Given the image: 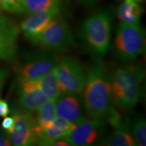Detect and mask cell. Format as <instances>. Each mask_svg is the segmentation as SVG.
I'll return each mask as SVG.
<instances>
[{"instance_id":"obj_11","label":"cell","mask_w":146,"mask_h":146,"mask_svg":"<svg viewBox=\"0 0 146 146\" xmlns=\"http://www.w3.org/2000/svg\"><path fill=\"white\" fill-rule=\"evenodd\" d=\"M20 27L14 21L0 16V61L15 59Z\"/></svg>"},{"instance_id":"obj_3","label":"cell","mask_w":146,"mask_h":146,"mask_svg":"<svg viewBox=\"0 0 146 146\" xmlns=\"http://www.w3.org/2000/svg\"><path fill=\"white\" fill-rule=\"evenodd\" d=\"M114 50L116 58L124 62L134 61L145 52V32L140 23H119L115 35Z\"/></svg>"},{"instance_id":"obj_6","label":"cell","mask_w":146,"mask_h":146,"mask_svg":"<svg viewBox=\"0 0 146 146\" xmlns=\"http://www.w3.org/2000/svg\"><path fill=\"white\" fill-rule=\"evenodd\" d=\"M56 72L62 94L81 95L85 81V71L76 58L66 57L58 62Z\"/></svg>"},{"instance_id":"obj_4","label":"cell","mask_w":146,"mask_h":146,"mask_svg":"<svg viewBox=\"0 0 146 146\" xmlns=\"http://www.w3.org/2000/svg\"><path fill=\"white\" fill-rule=\"evenodd\" d=\"M112 16L109 11L101 10L85 19L82 32L85 41L99 56L106 55L110 46Z\"/></svg>"},{"instance_id":"obj_27","label":"cell","mask_w":146,"mask_h":146,"mask_svg":"<svg viewBox=\"0 0 146 146\" xmlns=\"http://www.w3.org/2000/svg\"><path fill=\"white\" fill-rule=\"evenodd\" d=\"M124 1H125V0H124ZM131 1H137L139 3H140V2H142L143 0H131Z\"/></svg>"},{"instance_id":"obj_28","label":"cell","mask_w":146,"mask_h":146,"mask_svg":"<svg viewBox=\"0 0 146 146\" xmlns=\"http://www.w3.org/2000/svg\"><path fill=\"white\" fill-rule=\"evenodd\" d=\"M1 10V3H0V10Z\"/></svg>"},{"instance_id":"obj_15","label":"cell","mask_w":146,"mask_h":146,"mask_svg":"<svg viewBox=\"0 0 146 146\" xmlns=\"http://www.w3.org/2000/svg\"><path fill=\"white\" fill-rule=\"evenodd\" d=\"M75 126L76 124L56 116L37 135L35 144L39 145H52L55 141L68 135Z\"/></svg>"},{"instance_id":"obj_12","label":"cell","mask_w":146,"mask_h":146,"mask_svg":"<svg viewBox=\"0 0 146 146\" xmlns=\"http://www.w3.org/2000/svg\"><path fill=\"white\" fill-rule=\"evenodd\" d=\"M17 95L18 108L33 112L47 100L44 93L40 89L37 80L18 79Z\"/></svg>"},{"instance_id":"obj_10","label":"cell","mask_w":146,"mask_h":146,"mask_svg":"<svg viewBox=\"0 0 146 146\" xmlns=\"http://www.w3.org/2000/svg\"><path fill=\"white\" fill-rule=\"evenodd\" d=\"M108 122L113 127V131L105 145L110 146H135L137 145L131 130L130 123L127 117L123 116L113 107L106 116Z\"/></svg>"},{"instance_id":"obj_25","label":"cell","mask_w":146,"mask_h":146,"mask_svg":"<svg viewBox=\"0 0 146 146\" xmlns=\"http://www.w3.org/2000/svg\"><path fill=\"white\" fill-rule=\"evenodd\" d=\"M9 74V72L7 69H0V93L4 85Z\"/></svg>"},{"instance_id":"obj_20","label":"cell","mask_w":146,"mask_h":146,"mask_svg":"<svg viewBox=\"0 0 146 146\" xmlns=\"http://www.w3.org/2000/svg\"><path fill=\"white\" fill-rule=\"evenodd\" d=\"M131 133L137 145H146V120L143 116H137L133 120Z\"/></svg>"},{"instance_id":"obj_5","label":"cell","mask_w":146,"mask_h":146,"mask_svg":"<svg viewBox=\"0 0 146 146\" xmlns=\"http://www.w3.org/2000/svg\"><path fill=\"white\" fill-rule=\"evenodd\" d=\"M30 41L42 50L61 53L72 47L74 39L68 23L60 14Z\"/></svg>"},{"instance_id":"obj_21","label":"cell","mask_w":146,"mask_h":146,"mask_svg":"<svg viewBox=\"0 0 146 146\" xmlns=\"http://www.w3.org/2000/svg\"><path fill=\"white\" fill-rule=\"evenodd\" d=\"M22 0H0L1 9L15 14H21Z\"/></svg>"},{"instance_id":"obj_8","label":"cell","mask_w":146,"mask_h":146,"mask_svg":"<svg viewBox=\"0 0 146 146\" xmlns=\"http://www.w3.org/2000/svg\"><path fill=\"white\" fill-rule=\"evenodd\" d=\"M14 125L10 132L6 133L12 145L29 146L35 145V116L32 112L20 108L12 109Z\"/></svg>"},{"instance_id":"obj_2","label":"cell","mask_w":146,"mask_h":146,"mask_svg":"<svg viewBox=\"0 0 146 146\" xmlns=\"http://www.w3.org/2000/svg\"><path fill=\"white\" fill-rule=\"evenodd\" d=\"M145 68L138 64L116 67L108 73L112 104L120 109H131L143 95Z\"/></svg>"},{"instance_id":"obj_7","label":"cell","mask_w":146,"mask_h":146,"mask_svg":"<svg viewBox=\"0 0 146 146\" xmlns=\"http://www.w3.org/2000/svg\"><path fill=\"white\" fill-rule=\"evenodd\" d=\"M106 124L104 118H84L76 124L68 135L62 139L70 145L88 146L100 143L106 133Z\"/></svg>"},{"instance_id":"obj_19","label":"cell","mask_w":146,"mask_h":146,"mask_svg":"<svg viewBox=\"0 0 146 146\" xmlns=\"http://www.w3.org/2000/svg\"><path fill=\"white\" fill-rule=\"evenodd\" d=\"M63 0H22L21 14H32L61 8Z\"/></svg>"},{"instance_id":"obj_1","label":"cell","mask_w":146,"mask_h":146,"mask_svg":"<svg viewBox=\"0 0 146 146\" xmlns=\"http://www.w3.org/2000/svg\"><path fill=\"white\" fill-rule=\"evenodd\" d=\"M83 102L89 118H105L112 108L110 87L104 63L99 58L93 60L85 71Z\"/></svg>"},{"instance_id":"obj_18","label":"cell","mask_w":146,"mask_h":146,"mask_svg":"<svg viewBox=\"0 0 146 146\" xmlns=\"http://www.w3.org/2000/svg\"><path fill=\"white\" fill-rule=\"evenodd\" d=\"M41 90L47 99L57 100L61 95L56 72V66L37 80Z\"/></svg>"},{"instance_id":"obj_9","label":"cell","mask_w":146,"mask_h":146,"mask_svg":"<svg viewBox=\"0 0 146 146\" xmlns=\"http://www.w3.org/2000/svg\"><path fill=\"white\" fill-rule=\"evenodd\" d=\"M58 64L56 56L49 51H39L29 56L19 71V79L38 80L50 72Z\"/></svg>"},{"instance_id":"obj_22","label":"cell","mask_w":146,"mask_h":146,"mask_svg":"<svg viewBox=\"0 0 146 146\" xmlns=\"http://www.w3.org/2000/svg\"><path fill=\"white\" fill-rule=\"evenodd\" d=\"M14 125V118L13 116H6L3 120L1 127L5 132L8 133L12 130Z\"/></svg>"},{"instance_id":"obj_23","label":"cell","mask_w":146,"mask_h":146,"mask_svg":"<svg viewBox=\"0 0 146 146\" xmlns=\"http://www.w3.org/2000/svg\"><path fill=\"white\" fill-rule=\"evenodd\" d=\"M10 112V110L8 102L4 100L0 99V117H6Z\"/></svg>"},{"instance_id":"obj_14","label":"cell","mask_w":146,"mask_h":146,"mask_svg":"<svg viewBox=\"0 0 146 146\" xmlns=\"http://www.w3.org/2000/svg\"><path fill=\"white\" fill-rule=\"evenodd\" d=\"M61 11L62 7L30 14L22 22L20 29L24 35L31 41L41 33L55 18L61 14Z\"/></svg>"},{"instance_id":"obj_26","label":"cell","mask_w":146,"mask_h":146,"mask_svg":"<svg viewBox=\"0 0 146 146\" xmlns=\"http://www.w3.org/2000/svg\"><path fill=\"white\" fill-rule=\"evenodd\" d=\"M76 2L85 6H90L96 3L99 0H75Z\"/></svg>"},{"instance_id":"obj_17","label":"cell","mask_w":146,"mask_h":146,"mask_svg":"<svg viewBox=\"0 0 146 146\" xmlns=\"http://www.w3.org/2000/svg\"><path fill=\"white\" fill-rule=\"evenodd\" d=\"M56 100L47 99L44 103L36 110V114L35 116L34 131L36 137L43 129L52 121L56 116Z\"/></svg>"},{"instance_id":"obj_24","label":"cell","mask_w":146,"mask_h":146,"mask_svg":"<svg viewBox=\"0 0 146 146\" xmlns=\"http://www.w3.org/2000/svg\"><path fill=\"white\" fill-rule=\"evenodd\" d=\"M12 145L11 141L8 135L5 131L0 129V146H10Z\"/></svg>"},{"instance_id":"obj_13","label":"cell","mask_w":146,"mask_h":146,"mask_svg":"<svg viewBox=\"0 0 146 146\" xmlns=\"http://www.w3.org/2000/svg\"><path fill=\"white\" fill-rule=\"evenodd\" d=\"M77 94H61L56 100V116L78 124L85 117L83 100Z\"/></svg>"},{"instance_id":"obj_16","label":"cell","mask_w":146,"mask_h":146,"mask_svg":"<svg viewBox=\"0 0 146 146\" xmlns=\"http://www.w3.org/2000/svg\"><path fill=\"white\" fill-rule=\"evenodd\" d=\"M143 9L139 3L131 0H125L118 7L117 16L120 23L129 25L139 23Z\"/></svg>"}]
</instances>
